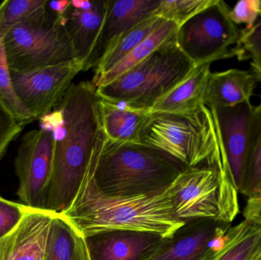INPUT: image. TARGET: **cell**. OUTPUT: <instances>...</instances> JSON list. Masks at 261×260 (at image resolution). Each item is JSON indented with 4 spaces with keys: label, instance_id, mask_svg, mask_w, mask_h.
I'll return each mask as SVG.
<instances>
[{
    "label": "cell",
    "instance_id": "6da1fadb",
    "mask_svg": "<svg viewBox=\"0 0 261 260\" xmlns=\"http://www.w3.org/2000/svg\"><path fill=\"white\" fill-rule=\"evenodd\" d=\"M40 121L41 128L55 137L44 209L60 215L76 195L102 131L96 87L91 81L72 84L59 105Z\"/></svg>",
    "mask_w": 261,
    "mask_h": 260
},
{
    "label": "cell",
    "instance_id": "7a4b0ae2",
    "mask_svg": "<svg viewBox=\"0 0 261 260\" xmlns=\"http://www.w3.org/2000/svg\"><path fill=\"white\" fill-rule=\"evenodd\" d=\"M105 138L102 130L77 192L61 215L85 238L115 230L173 238L186 224L175 215L168 189L154 195L126 197L104 195L97 189L95 166Z\"/></svg>",
    "mask_w": 261,
    "mask_h": 260
},
{
    "label": "cell",
    "instance_id": "3957f363",
    "mask_svg": "<svg viewBox=\"0 0 261 260\" xmlns=\"http://www.w3.org/2000/svg\"><path fill=\"white\" fill-rule=\"evenodd\" d=\"M187 168L166 153L138 143L106 137L94 170L96 187L104 195L137 196L164 192Z\"/></svg>",
    "mask_w": 261,
    "mask_h": 260
},
{
    "label": "cell",
    "instance_id": "277c9868",
    "mask_svg": "<svg viewBox=\"0 0 261 260\" xmlns=\"http://www.w3.org/2000/svg\"><path fill=\"white\" fill-rule=\"evenodd\" d=\"M135 143L160 150L187 167L230 171L214 115L206 105L187 114L150 113Z\"/></svg>",
    "mask_w": 261,
    "mask_h": 260
},
{
    "label": "cell",
    "instance_id": "5b68a950",
    "mask_svg": "<svg viewBox=\"0 0 261 260\" xmlns=\"http://www.w3.org/2000/svg\"><path fill=\"white\" fill-rule=\"evenodd\" d=\"M194 68L175 38L110 83L96 88V94L110 102L150 111Z\"/></svg>",
    "mask_w": 261,
    "mask_h": 260
},
{
    "label": "cell",
    "instance_id": "8992f818",
    "mask_svg": "<svg viewBox=\"0 0 261 260\" xmlns=\"http://www.w3.org/2000/svg\"><path fill=\"white\" fill-rule=\"evenodd\" d=\"M175 215L185 223L231 224L240 211L231 174L213 166L187 167L169 186Z\"/></svg>",
    "mask_w": 261,
    "mask_h": 260
},
{
    "label": "cell",
    "instance_id": "52a82bcc",
    "mask_svg": "<svg viewBox=\"0 0 261 260\" xmlns=\"http://www.w3.org/2000/svg\"><path fill=\"white\" fill-rule=\"evenodd\" d=\"M66 17L47 7L12 27L4 37L10 71L28 72L76 61Z\"/></svg>",
    "mask_w": 261,
    "mask_h": 260
},
{
    "label": "cell",
    "instance_id": "ba28073f",
    "mask_svg": "<svg viewBox=\"0 0 261 260\" xmlns=\"http://www.w3.org/2000/svg\"><path fill=\"white\" fill-rule=\"evenodd\" d=\"M230 12L225 2L216 0L178 27L176 43L195 67L234 57L233 49L240 41L242 29L233 22Z\"/></svg>",
    "mask_w": 261,
    "mask_h": 260
},
{
    "label": "cell",
    "instance_id": "9c48e42d",
    "mask_svg": "<svg viewBox=\"0 0 261 260\" xmlns=\"http://www.w3.org/2000/svg\"><path fill=\"white\" fill-rule=\"evenodd\" d=\"M54 154L55 137L51 131L43 128L32 130L21 137L15 167L19 180L17 195L23 206L44 209Z\"/></svg>",
    "mask_w": 261,
    "mask_h": 260
},
{
    "label": "cell",
    "instance_id": "30bf717a",
    "mask_svg": "<svg viewBox=\"0 0 261 260\" xmlns=\"http://www.w3.org/2000/svg\"><path fill=\"white\" fill-rule=\"evenodd\" d=\"M81 71L83 64L73 61L32 71H11V78L21 105L40 120L59 105Z\"/></svg>",
    "mask_w": 261,
    "mask_h": 260
},
{
    "label": "cell",
    "instance_id": "8fae6325",
    "mask_svg": "<svg viewBox=\"0 0 261 260\" xmlns=\"http://www.w3.org/2000/svg\"><path fill=\"white\" fill-rule=\"evenodd\" d=\"M161 0H109L97 39L83 64V71L96 69L113 43L123 34L152 16Z\"/></svg>",
    "mask_w": 261,
    "mask_h": 260
},
{
    "label": "cell",
    "instance_id": "7c38bea8",
    "mask_svg": "<svg viewBox=\"0 0 261 260\" xmlns=\"http://www.w3.org/2000/svg\"><path fill=\"white\" fill-rule=\"evenodd\" d=\"M254 105L251 102L229 108H208L214 115L233 182L240 192L248 157L250 124Z\"/></svg>",
    "mask_w": 261,
    "mask_h": 260
},
{
    "label": "cell",
    "instance_id": "4fadbf2b",
    "mask_svg": "<svg viewBox=\"0 0 261 260\" xmlns=\"http://www.w3.org/2000/svg\"><path fill=\"white\" fill-rule=\"evenodd\" d=\"M57 215L26 207L16 228L0 241V260H44L49 232Z\"/></svg>",
    "mask_w": 261,
    "mask_h": 260
},
{
    "label": "cell",
    "instance_id": "5bb4252c",
    "mask_svg": "<svg viewBox=\"0 0 261 260\" xmlns=\"http://www.w3.org/2000/svg\"><path fill=\"white\" fill-rule=\"evenodd\" d=\"M230 227L213 221L187 223L173 238L163 239L138 260H198L212 240Z\"/></svg>",
    "mask_w": 261,
    "mask_h": 260
},
{
    "label": "cell",
    "instance_id": "9a60e30c",
    "mask_svg": "<svg viewBox=\"0 0 261 260\" xmlns=\"http://www.w3.org/2000/svg\"><path fill=\"white\" fill-rule=\"evenodd\" d=\"M86 239L92 260H138L164 238L146 232L115 230Z\"/></svg>",
    "mask_w": 261,
    "mask_h": 260
},
{
    "label": "cell",
    "instance_id": "2e32d148",
    "mask_svg": "<svg viewBox=\"0 0 261 260\" xmlns=\"http://www.w3.org/2000/svg\"><path fill=\"white\" fill-rule=\"evenodd\" d=\"M261 247V226L244 220L215 237L198 260H250Z\"/></svg>",
    "mask_w": 261,
    "mask_h": 260
},
{
    "label": "cell",
    "instance_id": "e0dca14e",
    "mask_svg": "<svg viewBox=\"0 0 261 260\" xmlns=\"http://www.w3.org/2000/svg\"><path fill=\"white\" fill-rule=\"evenodd\" d=\"M257 80L252 73L229 69L210 73L205 96L210 108H229L251 102Z\"/></svg>",
    "mask_w": 261,
    "mask_h": 260
},
{
    "label": "cell",
    "instance_id": "ac0fdd59",
    "mask_svg": "<svg viewBox=\"0 0 261 260\" xmlns=\"http://www.w3.org/2000/svg\"><path fill=\"white\" fill-rule=\"evenodd\" d=\"M212 64L195 67L188 76L150 109V113L187 114L205 105Z\"/></svg>",
    "mask_w": 261,
    "mask_h": 260
},
{
    "label": "cell",
    "instance_id": "d6986e66",
    "mask_svg": "<svg viewBox=\"0 0 261 260\" xmlns=\"http://www.w3.org/2000/svg\"><path fill=\"white\" fill-rule=\"evenodd\" d=\"M108 3L109 0L94 1L89 10H80L70 6L66 13V30L71 41L75 59L82 64L97 39Z\"/></svg>",
    "mask_w": 261,
    "mask_h": 260
},
{
    "label": "cell",
    "instance_id": "ffe728a7",
    "mask_svg": "<svg viewBox=\"0 0 261 260\" xmlns=\"http://www.w3.org/2000/svg\"><path fill=\"white\" fill-rule=\"evenodd\" d=\"M99 105L104 134L115 142L135 143L150 114L149 110L137 109L100 98Z\"/></svg>",
    "mask_w": 261,
    "mask_h": 260
},
{
    "label": "cell",
    "instance_id": "44dd1931",
    "mask_svg": "<svg viewBox=\"0 0 261 260\" xmlns=\"http://www.w3.org/2000/svg\"><path fill=\"white\" fill-rule=\"evenodd\" d=\"M44 260H92L87 239L61 214L52 221Z\"/></svg>",
    "mask_w": 261,
    "mask_h": 260
},
{
    "label": "cell",
    "instance_id": "7402d4cb",
    "mask_svg": "<svg viewBox=\"0 0 261 260\" xmlns=\"http://www.w3.org/2000/svg\"><path fill=\"white\" fill-rule=\"evenodd\" d=\"M164 21L165 20L163 18L152 15L118 38L104 55L98 67L95 69V75L91 80L92 84L96 85V82L104 75L120 64L140 44L158 29Z\"/></svg>",
    "mask_w": 261,
    "mask_h": 260
},
{
    "label": "cell",
    "instance_id": "603a6c76",
    "mask_svg": "<svg viewBox=\"0 0 261 260\" xmlns=\"http://www.w3.org/2000/svg\"><path fill=\"white\" fill-rule=\"evenodd\" d=\"M178 25L171 21H165L148 38L140 44L120 64L104 75L94 85L96 88L107 85L132 67L144 61L155 50L176 38Z\"/></svg>",
    "mask_w": 261,
    "mask_h": 260
},
{
    "label": "cell",
    "instance_id": "cb8c5ba5",
    "mask_svg": "<svg viewBox=\"0 0 261 260\" xmlns=\"http://www.w3.org/2000/svg\"><path fill=\"white\" fill-rule=\"evenodd\" d=\"M261 189V102L254 107L250 124L248 157L239 193L255 198Z\"/></svg>",
    "mask_w": 261,
    "mask_h": 260
},
{
    "label": "cell",
    "instance_id": "d4e9b609",
    "mask_svg": "<svg viewBox=\"0 0 261 260\" xmlns=\"http://www.w3.org/2000/svg\"><path fill=\"white\" fill-rule=\"evenodd\" d=\"M4 35L0 34V103L21 125L35 121L32 114L21 105L15 95L11 71L4 47Z\"/></svg>",
    "mask_w": 261,
    "mask_h": 260
},
{
    "label": "cell",
    "instance_id": "484cf974",
    "mask_svg": "<svg viewBox=\"0 0 261 260\" xmlns=\"http://www.w3.org/2000/svg\"><path fill=\"white\" fill-rule=\"evenodd\" d=\"M47 0H6L0 4V34L6 35L17 24L45 8Z\"/></svg>",
    "mask_w": 261,
    "mask_h": 260
},
{
    "label": "cell",
    "instance_id": "4316f807",
    "mask_svg": "<svg viewBox=\"0 0 261 260\" xmlns=\"http://www.w3.org/2000/svg\"><path fill=\"white\" fill-rule=\"evenodd\" d=\"M215 2L216 0H161L153 15L173 21L180 27Z\"/></svg>",
    "mask_w": 261,
    "mask_h": 260
},
{
    "label": "cell",
    "instance_id": "83f0119b",
    "mask_svg": "<svg viewBox=\"0 0 261 260\" xmlns=\"http://www.w3.org/2000/svg\"><path fill=\"white\" fill-rule=\"evenodd\" d=\"M239 61H251V70L257 81H261V10L260 18L251 29H242L239 44L233 49Z\"/></svg>",
    "mask_w": 261,
    "mask_h": 260
},
{
    "label": "cell",
    "instance_id": "f1b7e54d",
    "mask_svg": "<svg viewBox=\"0 0 261 260\" xmlns=\"http://www.w3.org/2000/svg\"><path fill=\"white\" fill-rule=\"evenodd\" d=\"M26 206L0 196V241L9 236L21 222Z\"/></svg>",
    "mask_w": 261,
    "mask_h": 260
},
{
    "label": "cell",
    "instance_id": "f546056e",
    "mask_svg": "<svg viewBox=\"0 0 261 260\" xmlns=\"http://www.w3.org/2000/svg\"><path fill=\"white\" fill-rule=\"evenodd\" d=\"M261 0H242L231 9L230 17L234 24H245V28L251 29L260 18Z\"/></svg>",
    "mask_w": 261,
    "mask_h": 260
},
{
    "label": "cell",
    "instance_id": "4dcf8cb0",
    "mask_svg": "<svg viewBox=\"0 0 261 260\" xmlns=\"http://www.w3.org/2000/svg\"><path fill=\"white\" fill-rule=\"evenodd\" d=\"M22 128L23 125L0 103V159L6 154L11 142L21 132Z\"/></svg>",
    "mask_w": 261,
    "mask_h": 260
},
{
    "label": "cell",
    "instance_id": "1f68e13d",
    "mask_svg": "<svg viewBox=\"0 0 261 260\" xmlns=\"http://www.w3.org/2000/svg\"><path fill=\"white\" fill-rule=\"evenodd\" d=\"M243 215L245 220L261 226V198H248Z\"/></svg>",
    "mask_w": 261,
    "mask_h": 260
},
{
    "label": "cell",
    "instance_id": "d6a6232c",
    "mask_svg": "<svg viewBox=\"0 0 261 260\" xmlns=\"http://www.w3.org/2000/svg\"><path fill=\"white\" fill-rule=\"evenodd\" d=\"M70 6V1H47V7L59 16L64 17Z\"/></svg>",
    "mask_w": 261,
    "mask_h": 260
},
{
    "label": "cell",
    "instance_id": "836d02e7",
    "mask_svg": "<svg viewBox=\"0 0 261 260\" xmlns=\"http://www.w3.org/2000/svg\"><path fill=\"white\" fill-rule=\"evenodd\" d=\"M93 4H94V1H86V0L70 1V6L80 10H89L93 7Z\"/></svg>",
    "mask_w": 261,
    "mask_h": 260
},
{
    "label": "cell",
    "instance_id": "e575fe53",
    "mask_svg": "<svg viewBox=\"0 0 261 260\" xmlns=\"http://www.w3.org/2000/svg\"><path fill=\"white\" fill-rule=\"evenodd\" d=\"M250 260H261V247L254 253Z\"/></svg>",
    "mask_w": 261,
    "mask_h": 260
}]
</instances>
